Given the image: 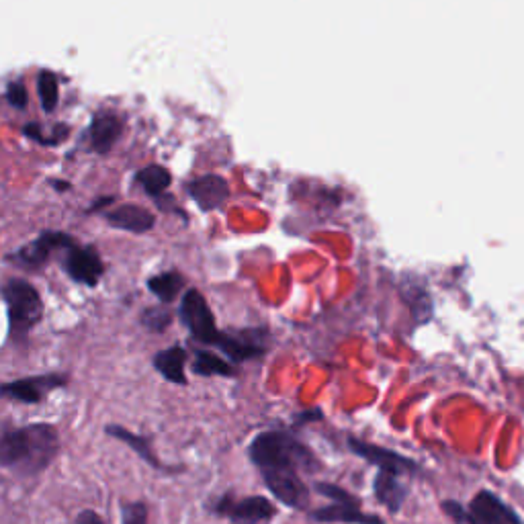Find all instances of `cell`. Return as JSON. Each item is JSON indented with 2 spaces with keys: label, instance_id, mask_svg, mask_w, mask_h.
I'll return each instance as SVG.
<instances>
[{
  "label": "cell",
  "instance_id": "cell-1",
  "mask_svg": "<svg viewBox=\"0 0 524 524\" xmlns=\"http://www.w3.org/2000/svg\"><path fill=\"white\" fill-rule=\"evenodd\" d=\"M60 453V434L52 424H27L0 430V467L17 477L46 471Z\"/></svg>",
  "mask_w": 524,
  "mask_h": 524
},
{
  "label": "cell",
  "instance_id": "cell-2",
  "mask_svg": "<svg viewBox=\"0 0 524 524\" xmlns=\"http://www.w3.org/2000/svg\"><path fill=\"white\" fill-rule=\"evenodd\" d=\"M248 457L258 471L291 469L299 473H312L320 469L312 449L283 430H267L254 436L248 445Z\"/></svg>",
  "mask_w": 524,
  "mask_h": 524
},
{
  "label": "cell",
  "instance_id": "cell-3",
  "mask_svg": "<svg viewBox=\"0 0 524 524\" xmlns=\"http://www.w3.org/2000/svg\"><path fill=\"white\" fill-rule=\"evenodd\" d=\"M443 510L455 524H524L520 514L492 490L477 492L469 506L447 500Z\"/></svg>",
  "mask_w": 524,
  "mask_h": 524
},
{
  "label": "cell",
  "instance_id": "cell-4",
  "mask_svg": "<svg viewBox=\"0 0 524 524\" xmlns=\"http://www.w3.org/2000/svg\"><path fill=\"white\" fill-rule=\"evenodd\" d=\"M3 299L9 308L13 336H25L43 316V303L37 289L23 279H9L3 285Z\"/></svg>",
  "mask_w": 524,
  "mask_h": 524
},
{
  "label": "cell",
  "instance_id": "cell-5",
  "mask_svg": "<svg viewBox=\"0 0 524 524\" xmlns=\"http://www.w3.org/2000/svg\"><path fill=\"white\" fill-rule=\"evenodd\" d=\"M209 510L232 524H262L277 516V506L265 496H234L232 492L215 498Z\"/></svg>",
  "mask_w": 524,
  "mask_h": 524
},
{
  "label": "cell",
  "instance_id": "cell-6",
  "mask_svg": "<svg viewBox=\"0 0 524 524\" xmlns=\"http://www.w3.org/2000/svg\"><path fill=\"white\" fill-rule=\"evenodd\" d=\"M260 477L273 498L279 500L283 506L291 510H305L310 506V488L303 482L299 471L271 469L260 471Z\"/></svg>",
  "mask_w": 524,
  "mask_h": 524
},
{
  "label": "cell",
  "instance_id": "cell-7",
  "mask_svg": "<svg viewBox=\"0 0 524 524\" xmlns=\"http://www.w3.org/2000/svg\"><path fill=\"white\" fill-rule=\"evenodd\" d=\"M181 318L195 340L203 344H215L220 342L222 332L215 328L213 314L209 310V303L197 289H189L181 303Z\"/></svg>",
  "mask_w": 524,
  "mask_h": 524
},
{
  "label": "cell",
  "instance_id": "cell-8",
  "mask_svg": "<svg viewBox=\"0 0 524 524\" xmlns=\"http://www.w3.org/2000/svg\"><path fill=\"white\" fill-rule=\"evenodd\" d=\"M348 449H351L357 457L365 459L367 463L375 465L377 471H383V473H393V475L402 477V475H416V473L422 471L420 465L414 459H410V457H406L398 451H391V449L355 439V436L348 439Z\"/></svg>",
  "mask_w": 524,
  "mask_h": 524
},
{
  "label": "cell",
  "instance_id": "cell-9",
  "mask_svg": "<svg viewBox=\"0 0 524 524\" xmlns=\"http://www.w3.org/2000/svg\"><path fill=\"white\" fill-rule=\"evenodd\" d=\"M74 246H76V240L68 234L43 232L31 244H27L19 252L11 254L9 260L15 262V265H19V267H25V269H37L50 258V254L54 250H58V248H70L72 250Z\"/></svg>",
  "mask_w": 524,
  "mask_h": 524
},
{
  "label": "cell",
  "instance_id": "cell-10",
  "mask_svg": "<svg viewBox=\"0 0 524 524\" xmlns=\"http://www.w3.org/2000/svg\"><path fill=\"white\" fill-rule=\"evenodd\" d=\"M66 271L76 283L95 287L99 279L103 277L105 267H103L99 252L93 246L89 248L74 246L66 258Z\"/></svg>",
  "mask_w": 524,
  "mask_h": 524
},
{
  "label": "cell",
  "instance_id": "cell-11",
  "mask_svg": "<svg viewBox=\"0 0 524 524\" xmlns=\"http://www.w3.org/2000/svg\"><path fill=\"white\" fill-rule=\"evenodd\" d=\"M66 383V377L62 375H46V377H33V379H19L0 385V396L11 398L23 404H39L43 393L48 389L60 387Z\"/></svg>",
  "mask_w": 524,
  "mask_h": 524
},
{
  "label": "cell",
  "instance_id": "cell-12",
  "mask_svg": "<svg viewBox=\"0 0 524 524\" xmlns=\"http://www.w3.org/2000/svg\"><path fill=\"white\" fill-rule=\"evenodd\" d=\"M189 197L199 205L203 211H213L222 207L230 199V185L224 177L217 174H205V177L195 179L187 185Z\"/></svg>",
  "mask_w": 524,
  "mask_h": 524
},
{
  "label": "cell",
  "instance_id": "cell-13",
  "mask_svg": "<svg viewBox=\"0 0 524 524\" xmlns=\"http://www.w3.org/2000/svg\"><path fill=\"white\" fill-rule=\"evenodd\" d=\"M310 518L320 524H383V520L371 512H365L359 504H330L312 510Z\"/></svg>",
  "mask_w": 524,
  "mask_h": 524
},
{
  "label": "cell",
  "instance_id": "cell-14",
  "mask_svg": "<svg viewBox=\"0 0 524 524\" xmlns=\"http://www.w3.org/2000/svg\"><path fill=\"white\" fill-rule=\"evenodd\" d=\"M105 215H107V222L111 226L125 230V232H134V234H146L156 224V215L152 211H148L146 207L134 205V203L119 205V207L107 211Z\"/></svg>",
  "mask_w": 524,
  "mask_h": 524
},
{
  "label": "cell",
  "instance_id": "cell-15",
  "mask_svg": "<svg viewBox=\"0 0 524 524\" xmlns=\"http://www.w3.org/2000/svg\"><path fill=\"white\" fill-rule=\"evenodd\" d=\"M105 432L111 436V439H117L119 443L127 445L142 461H146V463H148L152 469H156V471H164V473H179V471H185V469H174V467L164 465V463L158 459V455L154 453L150 441L146 439V436H142V434L131 432V430H127V428H123V426H119V424H109V426L105 428Z\"/></svg>",
  "mask_w": 524,
  "mask_h": 524
},
{
  "label": "cell",
  "instance_id": "cell-16",
  "mask_svg": "<svg viewBox=\"0 0 524 524\" xmlns=\"http://www.w3.org/2000/svg\"><path fill=\"white\" fill-rule=\"evenodd\" d=\"M373 494L389 514H398L406 504L408 488L402 484L400 475L377 471L373 479Z\"/></svg>",
  "mask_w": 524,
  "mask_h": 524
},
{
  "label": "cell",
  "instance_id": "cell-17",
  "mask_svg": "<svg viewBox=\"0 0 524 524\" xmlns=\"http://www.w3.org/2000/svg\"><path fill=\"white\" fill-rule=\"evenodd\" d=\"M123 134V121L117 113H99L95 115L91 127H89V140H91V148L99 154H107L115 142L121 138Z\"/></svg>",
  "mask_w": 524,
  "mask_h": 524
},
{
  "label": "cell",
  "instance_id": "cell-18",
  "mask_svg": "<svg viewBox=\"0 0 524 524\" xmlns=\"http://www.w3.org/2000/svg\"><path fill=\"white\" fill-rule=\"evenodd\" d=\"M185 363H187V351L181 346H170V348H166V351H160L154 357V367L170 383H177V385H187Z\"/></svg>",
  "mask_w": 524,
  "mask_h": 524
},
{
  "label": "cell",
  "instance_id": "cell-19",
  "mask_svg": "<svg viewBox=\"0 0 524 524\" xmlns=\"http://www.w3.org/2000/svg\"><path fill=\"white\" fill-rule=\"evenodd\" d=\"M217 346H220L234 363H244L248 359H256V357H262L267 353V348L260 346L258 342H250V340L246 342L240 336H230V334H224V332H222V338H220V342H217Z\"/></svg>",
  "mask_w": 524,
  "mask_h": 524
},
{
  "label": "cell",
  "instance_id": "cell-20",
  "mask_svg": "<svg viewBox=\"0 0 524 524\" xmlns=\"http://www.w3.org/2000/svg\"><path fill=\"white\" fill-rule=\"evenodd\" d=\"M148 289L162 301V303H172L179 297V293L185 289V277L177 271H168L152 277L148 281Z\"/></svg>",
  "mask_w": 524,
  "mask_h": 524
},
{
  "label": "cell",
  "instance_id": "cell-21",
  "mask_svg": "<svg viewBox=\"0 0 524 524\" xmlns=\"http://www.w3.org/2000/svg\"><path fill=\"white\" fill-rule=\"evenodd\" d=\"M138 183L142 185V189L152 199H156V197L164 195V191L170 187L172 174L168 172V168H164L160 164H150V166H146L138 172Z\"/></svg>",
  "mask_w": 524,
  "mask_h": 524
},
{
  "label": "cell",
  "instance_id": "cell-22",
  "mask_svg": "<svg viewBox=\"0 0 524 524\" xmlns=\"http://www.w3.org/2000/svg\"><path fill=\"white\" fill-rule=\"evenodd\" d=\"M193 371L209 377V375H224V377H234L236 369L222 357H217L209 351H197L195 361H193Z\"/></svg>",
  "mask_w": 524,
  "mask_h": 524
},
{
  "label": "cell",
  "instance_id": "cell-23",
  "mask_svg": "<svg viewBox=\"0 0 524 524\" xmlns=\"http://www.w3.org/2000/svg\"><path fill=\"white\" fill-rule=\"evenodd\" d=\"M37 93H39V101L41 107L46 113H52L58 107L60 101V86H58V78L54 72L50 70H41L37 76Z\"/></svg>",
  "mask_w": 524,
  "mask_h": 524
},
{
  "label": "cell",
  "instance_id": "cell-24",
  "mask_svg": "<svg viewBox=\"0 0 524 524\" xmlns=\"http://www.w3.org/2000/svg\"><path fill=\"white\" fill-rule=\"evenodd\" d=\"M150 510L142 500L136 502H121V520L119 524H148Z\"/></svg>",
  "mask_w": 524,
  "mask_h": 524
},
{
  "label": "cell",
  "instance_id": "cell-25",
  "mask_svg": "<svg viewBox=\"0 0 524 524\" xmlns=\"http://www.w3.org/2000/svg\"><path fill=\"white\" fill-rule=\"evenodd\" d=\"M314 490H316L320 496L332 500V504H359V506H361V500H359L357 496H353L351 492H346L344 488H340V486H336V484L318 482V484L314 486Z\"/></svg>",
  "mask_w": 524,
  "mask_h": 524
},
{
  "label": "cell",
  "instance_id": "cell-26",
  "mask_svg": "<svg viewBox=\"0 0 524 524\" xmlns=\"http://www.w3.org/2000/svg\"><path fill=\"white\" fill-rule=\"evenodd\" d=\"M172 322V316L168 310L164 308H148L142 314V324L150 330V332H164Z\"/></svg>",
  "mask_w": 524,
  "mask_h": 524
},
{
  "label": "cell",
  "instance_id": "cell-27",
  "mask_svg": "<svg viewBox=\"0 0 524 524\" xmlns=\"http://www.w3.org/2000/svg\"><path fill=\"white\" fill-rule=\"evenodd\" d=\"M7 101L15 109H25L29 105V93L25 89L23 82H11L7 89Z\"/></svg>",
  "mask_w": 524,
  "mask_h": 524
},
{
  "label": "cell",
  "instance_id": "cell-28",
  "mask_svg": "<svg viewBox=\"0 0 524 524\" xmlns=\"http://www.w3.org/2000/svg\"><path fill=\"white\" fill-rule=\"evenodd\" d=\"M23 136L29 138L31 142L35 144H41V146H48V138L46 134H43V127L39 123H29L23 127Z\"/></svg>",
  "mask_w": 524,
  "mask_h": 524
},
{
  "label": "cell",
  "instance_id": "cell-29",
  "mask_svg": "<svg viewBox=\"0 0 524 524\" xmlns=\"http://www.w3.org/2000/svg\"><path fill=\"white\" fill-rule=\"evenodd\" d=\"M76 524H105V518L97 512V510H91V508H86V510H80L74 518Z\"/></svg>",
  "mask_w": 524,
  "mask_h": 524
},
{
  "label": "cell",
  "instance_id": "cell-30",
  "mask_svg": "<svg viewBox=\"0 0 524 524\" xmlns=\"http://www.w3.org/2000/svg\"><path fill=\"white\" fill-rule=\"evenodd\" d=\"M113 201H115V197H101V199H99V201H97L95 205H91V209H89V213H91V211L95 213V211H99V209H103V207H107V205H111Z\"/></svg>",
  "mask_w": 524,
  "mask_h": 524
},
{
  "label": "cell",
  "instance_id": "cell-31",
  "mask_svg": "<svg viewBox=\"0 0 524 524\" xmlns=\"http://www.w3.org/2000/svg\"><path fill=\"white\" fill-rule=\"evenodd\" d=\"M50 185H52L56 191H70V189H72V185H70L68 181H58V179H52Z\"/></svg>",
  "mask_w": 524,
  "mask_h": 524
}]
</instances>
